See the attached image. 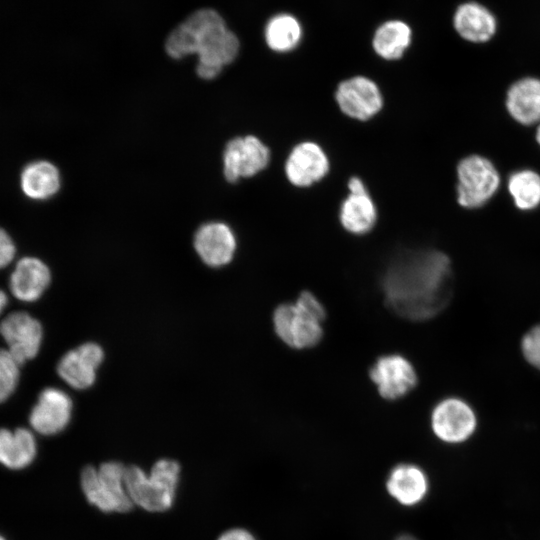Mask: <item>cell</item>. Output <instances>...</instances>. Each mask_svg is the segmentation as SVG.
<instances>
[{"label": "cell", "instance_id": "obj_13", "mask_svg": "<svg viewBox=\"0 0 540 540\" xmlns=\"http://www.w3.org/2000/svg\"><path fill=\"white\" fill-rule=\"evenodd\" d=\"M329 171V160L315 142L304 141L296 145L285 163L286 177L297 187H308L321 180Z\"/></svg>", "mask_w": 540, "mask_h": 540}, {"label": "cell", "instance_id": "obj_1", "mask_svg": "<svg viewBox=\"0 0 540 540\" xmlns=\"http://www.w3.org/2000/svg\"><path fill=\"white\" fill-rule=\"evenodd\" d=\"M387 307L411 321L435 317L449 304L453 275L449 257L437 250L404 251L395 256L381 276Z\"/></svg>", "mask_w": 540, "mask_h": 540}, {"label": "cell", "instance_id": "obj_26", "mask_svg": "<svg viewBox=\"0 0 540 540\" xmlns=\"http://www.w3.org/2000/svg\"><path fill=\"white\" fill-rule=\"evenodd\" d=\"M20 365L7 349H0V402L9 398L16 389Z\"/></svg>", "mask_w": 540, "mask_h": 540}, {"label": "cell", "instance_id": "obj_3", "mask_svg": "<svg viewBox=\"0 0 540 540\" xmlns=\"http://www.w3.org/2000/svg\"><path fill=\"white\" fill-rule=\"evenodd\" d=\"M325 308L310 291H303L295 303L279 305L273 314L277 336L289 347L311 348L323 337Z\"/></svg>", "mask_w": 540, "mask_h": 540}, {"label": "cell", "instance_id": "obj_20", "mask_svg": "<svg viewBox=\"0 0 540 540\" xmlns=\"http://www.w3.org/2000/svg\"><path fill=\"white\" fill-rule=\"evenodd\" d=\"M37 452L33 434L24 428L0 429V463L10 469L28 466Z\"/></svg>", "mask_w": 540, "mask_h": 540}, {"label": "cell", "instance_id": "obj_11", "mask_svg": "<svg viewBox=\"0 0 540 540\" xmlns=\"http://www.w3.org/2000/svg\"><path fill=\"white\" fill-rule=\"evenodd\" d=\"M0 335L7 344V350L22 364L38 354L43 329L40 322L30 314L14 312L0 322Z\"/></svg>", "mask_w": 540, "mask_h": 540}, {"label": "cell", "instance_id": "obj_8", "mask_svg": "<svg viewBox=\"0 0 540 540\" xmlns=\"http://www.w3.org/2000/svg\"><path fill=\"white\" fill-rule=\"evenodd\" d=\"M269 159V149L259 138L253 135L234 138L224 150V176L229 182L254 176L267 167Z\"/></svg>", "mask_w": 540, "mask_h": 540}, {"label": "cell", "instance_id": "obj_28", "mask_svg": "<svg viewBox=\"0 0 540 540\" xmlns=\"http://www.w3.org/2000/svg\"><path fill=\"white\" fill-rule=\"evenodd\" d=\"M15 251V245L11 237L0 228V269L12 261Z\"/></svg>", "mask_w": 540, "mask_h": 540}, {"label": "cell", "instance_id": "obj_17", "mask_svg": "<svg viewBox=\"0 0 540 540\" xmlns=\"http://www.w3.org/2000/svg\"><path fill=\"white\" fill-rule=\"evenodd\" d=\"M505 106L517 123L537 125L540 122V79L524 77L514 82L506 93Z\"/></svg>", "mask_w": 540, "mask_h": 540}, {"label": "cell", "instance_id": "obj_2", "mask_svg": "<svg viewBox=\"0 0 540 540\" xmlns=\"http://www.w3.org/2000/svg\"><path fill=\"white\" fill-rule=\"evenodd\" d=\"M239 40L224 19L212 9L192 13L167 37L165 49L174 59L198 55L197 74L205 80L217 77L239 52Z\"/></svg>", "mask_w": 540, "mask_h": 540}, {"label": "cell", "instance_id": "obj_6", "mask_svg": "<svg viewBox=\"0 0 540 540\" xmlns=\"http://www.w3.org/2000/svg\"><path fill=\"white\" fill-rule=\"evenodd\" d=\"M457 203L465 209L484 206L498 191L501 178L486 157L472 154L462 158L456 168Z\"/></svg>", "mask_w": 540, "mask_h": 540}, {"label": "cell", "instance_id": "obj_32", "mask_svg": "<svg viewBox=\"0 0 540 540\" xmlns=\"http://www.w3.org/2000/svg\"><path fill=\"white\" fill-rule=\"evenodd\" d=\"M0 540H5V539L0 535Z\"/></svg>", "mask_w": 540, "mask_h": 540}, {"label": "cell", "instance_id": "obj_30", "mask_svg": "<svg viewBox=\"0 0 540 540\" xmlns=\"http://www.w3.org/2000/svg\"><path fill=\"white\" fill-rule=\"evenodd\" d=\"M7 301H8V299H7L6 294L2 290H0V314L2 313L4 308L6 307Z\"/></svg>", "mask_w": 540, "mask_h": 540}, {"label": "cell", "instance_id": "obj_15", "mask_svg": "<svg viewBox=\"0 0 540 540\" xmlns=\"http://www.w3.org/2000/svg\"><path fill=\"white\" fill-rule=\"evenodd\" d=\"M194 247L204 263L220 267L232 260L236 250V238L226 224L211 222L197 230Z\"/></svg>", "mask_w": 540, "mask_h": 540}, {"label": "cell", "instance_id": "obj_29", "mask_svg": "<svg viewBox=\"0 0 540 540\" xmlns=\"http://www.w3.org/2000/svg\"><path fill=\"white\" fill-rule=\"evenodd\" d=\"M218 540H256V539L247 530L234 528V529L225 531L223 534L220 535Z\"/></svg>", "mask_w": 540, "mask_h": 540}, {"label": "cell", "instance_id": "obj_7", "mask_svg": "<svg viewBox=\"0 0 540 540\" xmlns=\"http://www.w3.org/2000/svg\"><path fill=\"white\" fill-rule=\"evenodd\" d=\"M434 434L446 443H461L469 439L477 428L474 409L465 400L448 397L434 407L431 414Z\"/></svg>", "mask_w": 540, "mask_h": 540}, {"label": "cell", "instance_id": "obj_27", "mask_svg": "<svg viewBox=\"0 0 540 540\" xmlns=\"http://www.w3.org/2000/svg\"><path fill=\"white\" fill-rule=\"evenodd\" d=\"M520 349L526 362L540 372V324L524 333Z\"/></svg>", "mask_w": 540, "mask_h": 540}, {"label": "cell", "instance_id": "obj_19", "mask_svg": "<svg viewBox=\"0 0 540 540\" xmlns=\"http://www.w3.org/2000/svg\"><path fill=\"white\" fill-rule=\"evenodd\" d=\"M428 489L424 472L417 466L401 464L390 473L387 481L389 494L403 505H414L422 500Z\"/></svg>", "mask_w": 540, "mask_h": 540}, {"label": "cell", "instance_id": "obj_16", "mask_svg": "<svg viewBox=\"0 0 540 540\" xmlns=\"http://www.w3.org/2000/svg\"><path fill=\"white\" fill-rule=\"evenodd\" d=\"M51 281V273L47 265L35 257L20 259L9 281L12 294L24 302L39 299Z\"/></svg>", "mask_w": 540, "mask_h": 540}, {"label": "cell", "instance_id": "obj_9", "mask_svg": "<svg viewBox=\"0 0 540 540\" xmlns=\"http://www.w3.org/2000/svg\"><path fill=\"white\" fill-rule=\"evenodd\" d=\"M369 374L379 394L387 400L404 397L418 382L411 362L399 354L380 356L372 365Z\"/></svg>", "mask_w": 540, "mask_h": 540}, {"label": "cell", "instance_id": "obj_5", "mask_svg": "<svg viewBox=\"0 0 540 540\" xmlns=\"http://www.w3.org/2000/svg\"><path fill=\"white\" fill-rule=\"evenodd\" d=\"M126 466L120 462L102 463L98 469L86 466L81 473V487L88 502L103 512L124 513L134 504L125 487Z\"/></svg>", "mask_w": 540, "mask_h": 540}, {"label": "cell", "instance_id": "obj_31", "mask_svg": "<svg viewBox=\"0 0 540 540\" xmlns=\"http://www.w3.org/2000/svg\"><path fill=\"white\" fill-rule=\"evenodd\" d=\"M535 139L538 145L540 146V122L537 124V127H536Z\"/></svg>", "mask_w": 540, "mask_h": 540}, {"label": "cell", "instance_id": "obj_24", "mask_svg": "<svg viewBox=\"0 0 540 540\" xmlns=\"http://www.w3.org/2000/svg\"><path fill=\"white\" fill-rule=\"evenodd\" d=\"M303 35L299 20L289 13H279L270 18L265 26L264 38L267 46L279 53L294 50Z\"/></svg>", "mask_w": 540, "mask_h": 540}, {"label": "cell", "instance_id": "obj_12", "mask_svg": "<svg viewBox=\"0 0 540 540\" xmlns=\"http://www.w3.org/2000/svg\"><path fill=\"white\" fill-rule=\"evenodd\" d=\"M72 413V401L64 391L49 387L39 394L29 421L32 428L43 435H54L68 425Z\"/></svg>", "mask_w": 540, "mask_h": 540}, {"label": "cell", "instance_id": "obj_18", "mask_svg": "<svg viewBox=\"0 0 540 540\" xmlns=\"http://www.w3.org/2000/svg\"><path fill=\"white\" fill-rule=\"evenodd\" d=\"M453 25L463 39L473 43L489 41L497 28L493 14L476 2L459 5L453 16Z\"/></svg>", "mask_w": 540, "mask_h": 540}, {"label": "cell", "instance_id": "obj_23", "mask_svg": "<svg viewBox=\"0 0 540 540\" xmlns=\"http://www.w3.org/2000/svg\"><path fill=\"white\" fill-rule=\"evenodd\" d=\"M59 187V171L50 162L36 161L28 164L22 171L21 188L29 198L47 199L53 196Z\"/></svg>", "mask_w": 540, "mask_h": 540}, {"label": "cell", "instance_id": "obj_4", "mask_svg": "<svg viewBox=\"0 0 540 540\" xmlns=\"http://www.w3.org/2000/svg\"><path fill=\"white\" fill-rule=\"evenodd\" d=\"M179 477L178 462L160 459L149 476L138 466H126L125 487L134 505L149 512H163L173 504Z\"/></svg>", "mask_w": 540, "mask_h": 540}, {"label": "cell", "instance_id": "obj_22", "mask_svg": "<svg viewBox=\"0 0 540 540\" xmlns=\"http://www.w3.org/2000/svg\"><path fill=\"white\" fill-rule=\"evenodd\" d=\"M412 40L410 26L401 20H388L375 31L372 46L375 53L385 60L401 58Z\"/></svg>", "mask_w": 540, "mask_h": 540}, {"label": "cell", "instance_id": "obj_25", "mask_svg": "<svg viewBox=\"0 0 540 540\" xmlns=\"http://www.w3.org/2000/svg\"><path fill=\"white\" fill-rule=\"evenodd\" d=\"M514 205L522 211H531L540 205V174L531 169L513 172L507 183Z\"/></svg>", "mask_w": 540, "mask_h": 540}, {"label": "cell", "instance_id": "obj_10", "mask_svg": "<svg viewBox=\"0 0 540 540\" xmlns=\"http://www.w3.org/2000/svg\"><path fill=\"white\" fill-rule=\"evenodd\" d=\"M335 99L345 115L360 121L372 118L383 106L379 87L365 76H354L342 81L336 89Z\"/></svg>", "mask_w": 540, "mask_h": 540}, {"label": "cell", "instance_id": "obj_14", "mask_svg": "<svg viewBox=\"0 0 540 540\" xmlns=\"http://www.w3.org/2000/svg\"><path fill=\"white\" fill-rule=\"evenodd\" d=\"M104 359L103 349L96 343H84L62 356L58 365L59 376L75 389H87L96 379V370Z\"/></svg>", "mask_w": 540, "mask_h": 540}, {"label": "cell", "instance_id": "obj_21", "mask_svg": "<svg viewBox=\"0 0 540 540\" xmlns=\"http://www.w3.org/2000/svg\"><path fill=\"white\" fill-rule=\"evenodd\" d=\"M377 219V210L368 191L350 193L342 202L340 222L344 229L356 235L369 232Z\"/></svg>", "mask_w": 540, "mask_h": 540}]
</instances>
